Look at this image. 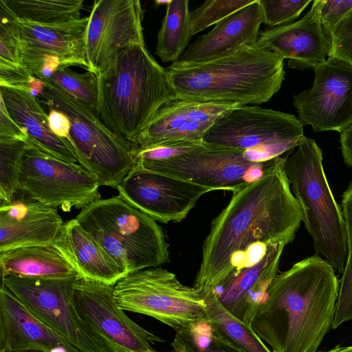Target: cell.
Here are the masks:
<instances>
[{"label":"cell","instance_id":"7","mask_svg":"<svg viewBox=\"0 0 352 352\" xmlns=\"http://www.w3.org/2000/svg\"><path fill=\"white\" fill-rule=\"evenodd\" d=\"M38 96L43 108L63 113L70 122L69 143L79 164L101 186L117 188L134 166L133 145L107 126L98 115L48 80Z\"/></svg>","mask_w":352,"mask_h":352},{"label":"cell","instance_id":"2","mask_svg":"<svg viewBox=\"0 0 352 352\" xmlns=\"http://www.w3.org/2000/svg\"><path fill=\"white\" fill-rule=\"evenodd\" d=\"M315 254L273 279L251 328L272 352H316L333 322L340 284Z\"/></svg>","mask_w":352,"mask_h":352},{"label":"cell","instance_id":"28","mask_svg":"<svg viewBox=\"0 0 352 352\" xmlns=\"http://www.w3.org/2000/svg\"><path fill=\"white\" fill-rule=\"evenodd\" d=\"M206 323L217 334L245 352H272L251 327L231 315L219 302L212 289L206 290Z\"/></svg>","mask_w":352,"mask_h":352},{"label":"cell","instance_id":"45","mask_svg":"<svg viewBox=\"0 0 352 352\" xmlns=\"http://www.w3.org/2000/svg\"><path fill=\"white\" fill-rule=\"evenodd\" d=\"M169 2H170V1H155V3H156L157 5H158V6H159L160 4H164V3H165V4H166V6H167V5L169 3Z\"/></svg>","mask_w":352,"mask_h":352},{"label":"cell","instance_id":"21","mask_svg":"<svg viewBox=\"0 0 352 352\" xmlns=\"http://www.w3.org/2000/svg\"><path fill=\"white\" fill-rule=\"evenodd\" d=\"M63 224L57 209L21 190L10 202L0 204V252L52 245Z\"/></svg>","mask_w":352,"mask_h":352},{"label":"cell","instance_id":"33","mask_svg":"<svg viewBox=\"0 0 352 352\" xmlns=\"http://www.w3.org/2000/svg\"><path fill=\"white\" fill-rule=\"evenodd\" d=\"M171 346L178 352H245L214 332L206 322L192 331L176 333Z\"/></svg>","mask_w":352,"mask_h":352},{"label":"cell","instance_id":"3","mask_svg":"<svg viewBox=\"0 0 352 352\" xmlns=\"http://www.w3.org/2000/svg\"><path fill=\"white\" fill-rule=\"evenodd\" d=\"M96 76L98 116L133 145L159 109L177 98L166 69L145 43L120 50Z\"/></svg>","mask_w":352,"mask_h":352},{"label":"cell","instance_id":"34","mask_svg":"<svg viewBox=\"0 0 352 352\" xmlns=\"http://www.w3.org/2000/svg\"><path fill=\"white\" fill-rule=\"evenodd\" d=\"M254 0H208L190 12L192 34L217 24Z\"/></svg>","mask_w":352,"mask_h":352},{"label":"cell","instance_id":"18","mask_svg":"<svg viewBox=\"0 0 352 352\" xmlns=\"http://www.w3.org/2000/svg\"><path fill=\"white\" fill-rule=\"evenodd\" d=\"M89 21L87 16L58 24L38 25L17 19L21 65L29 74L39 78L46 57L52 55L58 57L63 66L79 65L87 71Z\"/></svg>","mask_w":352,"mask_h":352},{"label":"cell","instance_id":"15","mask_svg":"<svg viewBox=\"0 0 352 352\" xmlns=\"http://www.w3.org/2000/svg\"><path fill=\"white\" fill-rule=\"evenodd\" d=\"M314 70L312 87L293 96L298 119L315 132H340L352 122V66L329 56Z\"/></svg>","mask_w":352,"mask_h":352},{"label":"cell","instance_id":"27","mask_svg":"<svg viewBox=\"0 0 352 352\" xmlns=\"http://www.w3.org/2000/svg\"><path fill=\"white\" fill-rule=\"evenodd\" d=\"M188 0H171L157 36L155 54L164 63H176L192 38Z\"/></svg>","mask_w":352,"mask_h":352},{"label":"cell","instance_id":"43","mask_svg":"<svg viewBox=\"0 0 352 352\" xmlns=\"http://www.w3.org/2000/svg\"><path fill=\"white\" fill-rule=\"evenodd\" d=\"M319 352H352V346H336L335 348H333L329 351H319Z\"/></svg>","mask_w":352,"mask_h":352},{"label":"cell","instance_id":"12","mask_svg":"<svg viewBox=\"0 0 352 352\" xmlns=\"http://www.w3.org/2000/svg\"><path fill=\"white\" fill-rule=\"evenodd\" d=\"M23 160L20 190L44 205L69 212L100 199L97 177L79 164L50 155L31 143Z\"/></svg>","mask_w":352,"mask_h":352},{"label":"cell","instance_id":"42","mask_svg":"<svg viewBox=\"0 0 352 352\" xmlns=\"http://www.w3.org/2000/svg\"><path fill=\"white\" fill-rule=\"evenodd\" d=\"M339 133L344 161L346 165L352 166V122Z\"/></svg>","mask_w":352,"mask_h":352},{"label":"cell","instance_id":"30","mask_svg":"<svg viewBox=\"0 0 352 352\" xmlns=\"http://www.w3.org/2000/svg\"><path fill=\"white\" fill-rule=\"evenodd\" d=\"M347 241V258L340 280L332 329L352 320V183L342 195L341 204Z\"/></svg>","mask_w":352,"mask_h":352},{"label":"cell","instance_id":"37","mask_svg":"<svg viewBox=\"0 0 352 352\" xmlns=\"http://www.w3.org/2000/svg\"><path fill=\"white\" fill-rule=\"evenodd\" d=\"M329 56L342 60L352 66V9L332 32V47Z\"/></svg>","mask_w":352,"mask_h":352},{"label":"cell","instance_id":"1","mask_svg":"<svg viewBox=\"0 0 352 352\" xmlns=\"http://www.w3.org/2000/svg\"><path fill=\"white\" fill-rule=\"evenodd\" d=\"M302 221L283 164L232 192L228 204L212 221L193 287L213 289L241 263L252 245L288 244Z\"/></svg>","mask_w":352,"mask_h":352},{"label":"cell","instance_id":"4","mask_svg":"<svg viewBox=\"0 0 352 352\" xmlns=\"http://www.w3.org/2000/svg\"><path fill=\"white\" fill-rule=\"evenodd\" d=\"M284 58L257 43L211 61L166 68L177 98L241 105L267 102L285 79Z\"/></svg>","mask_w":352,"mask_h":352},{"label":"cell","instance_id":"17","mask_svg":"<svg viewBox=\"0 0 352 352\" xmlns=\"http://www.w3.org/2000/svg\"><path fill=\"white\" fill-rule=\"evenodd\" d=\"M144 13L138 0L94 1L86 33L89 71L96 75L120 50L145 43Z\"/></svg>","mask_w":352,"mask_h":352},{"label":"cell","instance_id":"5","mask_svg":"<svg viewBox=\"0 0 352 352\" xmlns=\"http://www.w3.org/2000/svg\"><path fill=\"white\" fill-rule=\"evenodd\" d=\"M295 148L286 156L284 170L300 204L302 221L315 250L336 272L342 274L347 258L345 223L324 173L321 149L305 135Z\"/></svg>","mask_w":352,"mask_h":352},{"label":"cell","instance_id":"14","mask_svg":"<svg viewBox=\"0 0 352 352\" xmlns=\"http://www.w3.org/2000/svg\"><path fill=\"white\" fill-rule=\"evenodd\" d=\"M131 206L156 221L180 222L204 194L216 189L133 166L116 188Z\"/></svg>","mask_w":352,"mask_h":352},{"label":"cell","instance_id":"10","mask_svg":"<svg viewBox=\"0 0 352 352\" xmlns=\"http://www.w3.org/2000/svg\"><path fill=\"white\" fill-rule=\"evenodd\" d=\"M286 157L250 160L245 151L210 145L169 159L136 163L135 167L179 177L217 190L234 192L284 164Z\"/></svg>","mask_w":352,"mask_h":352},{"label":"cell","instance_id":"38","mask_svg":"<svg viewBox=\"0 0 352 352\" xmlns=\"http://www.w3.org/2000/svg\"><path fill=\"white\" fill-rule=\"evenodd\" d=\"M351 9L352 0H320V21L324 28L332 35L336 25Z\"/></svg>","mask_w":352,"mask_h":352},{"label":"cell","instance_id":"16","mask_svg":"<svg viewBox=\"0 0 352 352\" xmlns=\"http://www.w3.org/2000/svg\"><path fill=\"white\" fill-rule=\"evenodd\" d=\"M286 245L285 242L274 245L258 243L250 246L242 264L212 289L219 303L250 327L268 287L278 274Z\"/></svg>","mask_w":352,"mask_h":352},{"label":"cell","instance_id":"35","mask_svg":"<svg viewBox=\"0 0 352 352\" xmlns=\"http://www.w3.org/2000/svg\"><path fill=\"white\" fill-rule=\"evenodd\" d=\"M17 19L0 0V65L23 67Z\"/></svg>","mask_w":352,"mask_h":352},{"label":"cell","instance_id":"23","mask_svg":"<svg viewBox=\"0 0 352 352\" xmlns=\"http://www.w3.org/2000/svg\"><path fill=\"white\" fill-rule=\"evenodd\" d=\"M263 14L258 0L217 23L207 34L190 43L177 64L206 63L257 43Z\"/></svg>","mask_w":352,"mask_h":352},{"label":"cell","instance_id":"46","mask_svg":"<svg viewBox=\"0 0 352 352\" xmlns=\"http://www.w3.org/2000/svg\"><path fill=\"white\" fill-rule=\"evenodd\" d=\"M172 352H178V351H173V350H172Z\"/></svg>","mask_w":352,"mask_h":352},{"label":"cell","instance_id":"19","mask_svg":"<svg viewBox=\"0 0 352 352\" xmlns=\"http://www.w3.org/2000/svg\"><path fill=\"white\" fill-rule=\"evenodd\" d=\"M241 106L234 102H199L176 98L159 109L133 146L146 148L168 142L201 141L217 121Z\"/></svg>","mask_w":352,"mask_h":352},{"label":"cell","instance_id":"32","mask_svg":"<svg viewBox=\"0 0 352 352\" xmlns=\"http://www.w3.org/2000/svg\"><path fill=\"white\" fill-rule=\"evenodd\" d=\"M27 142L0 140V204L10 202L20 191V176Z\"/></svg>","mask_w":352,"mask_h":352},{"label":"cell","instance_id":"22","mask_svg":"<svg viewBox=\"0 0 352 352\" xmlns=\"http://www.w3.org/2000/svg\"><path fill=\"white\" fill-rule=\"evenodd\" d=\"M81 352L37 318L3 285L0 287V352Z\"/></svg>","mask_w":352,"mask_h":352},{"label":"cell","instance_id":"8","mask_svg":"<svg viewBox=\"0 0 352 352\" xmlns=\"http://www.w3.org/2000/svg\"><path fill=\"white\" fill-rule=\"evenodd\" d=\"M113 296L124 311L154 318L176 333L206 322V290L182 284L160 267L126 274L115 284Z\"/></svg>","mask_w":352,"mask_h":352},{"label":"cell","instance_id":"44","mask_svg":"<svg viewBox=\"0 0 352 352\" xmlns=\"http://www.w3.org/2000/svg\"><path fill=\"white\" fill-rule=\"evenodd\" d=\"M3 352H44L42 351H34V350H26V351H7ZM54 352H65L63 351H56Z\"/></svg>","mask_w":352,"mask_h":352},{"label":"cell","instance_id":"36","mask_svg":"<svg viewBox=\"0 0 352 352\" xmlns=\"http://www.w3.org/2000/svg\"><path fill=\"white\" fill-rule=\"evenodd\" d=\"M263 14V23L270 28L278 27L292 23L311 0H258Z\"/></svg>","mask_w":352,"mask_h":352},{"label":"cell","instance_id":"9","mask_svg":"<svg viewBox=\"0 0 352 352\" xmlns=\"http://www.w3.org/2000/svg\"><path fill=\"white\" fill-rule=\"evenodd\" d=\"M304 136L295 116L258 105H242L217 121L203 141L245 151L252 162H265L294 150Z\"/></svg>","mask_w":352,"mask_h":352},{"label":"cell","instance_id":"24","mask_svg":"<svg viewBox=\"0 0 352 352\" xmlns=\"http://www.w3.org/2000/svg\"><path fill=\"white\" fill-rule=\"evenodd\" d=\"M52 245L82 278L115 285L126 274L75 218L63 223Z\"/></svg>","mask_w":352,"mask_h":352},{"label":"cell","instance_id":"20","mask_svg":"<svg viewBox=\"0 0 352 352\" xmlns=\"http://www.w3.org/2000/svg\"><path fill=\"white\" fill-rule=\"evenodd\" d=\"M320 0H315L298 21L260 31L257 44L288 59L290 68L314 69L327 60L332 47V35L320 21Z\"/></svg>","mask_w":352,"mask_h":352},{"label":"cell","instance_id":"39","mask_svg":"<svg viewBox=\"0 0 352 352\" xmlns=\"http://www.w3.org/2000/svg\"><path fill=\"white\" fill-rule=\"evenodd\" d=\"M30 74L23 67L0 65V86L25 91L30 93Z\"/></svg>","mask_w":352,"mask_h":352},{"label":"cell","instance_id":"40","mask_svg":"<svg viewBox=\"0 0 352 352\" xmlns=\"http://www.w3.org/2000/svg\"><path fill=\"white\" fill-rule=\"evenodd\" d=\"M28 135L10 117L3 101L0 98V140L26 142Z\"/></svg>","mask_w":352,"mask_h":352},{"label":"cell","instance_id":"25","mask_svg":"<svg viewBox=\"0 0 352 352\" xmlns=\"http://www.w3.org/2000/svg\"><path fill=\"white\" fill-rule=\"evenodd\" d=\"M0 98L10 117L26 132V142L56 158L79 164L70 144L50 129L48 114L37 98L23 90L0 86Z\"/></svg>","mask_w":352,"mask_h":352},{"label":"cell","instance_id":"29","mask_svg":"<svg viewBox=\"0 0 352 352\" xmlns=\"http://www.w3.org/2000/svg\"><path fill=\"white\" fill-rule=\"evenodd\" d=\"M21 21L53 25L80 19L83 0H2Z\"/></svg>","mask_w":352,"mask_h":352},{"label":"cell","instance_id":"11","mask_svg":"<svg viewBox=\"0 0 352 352\" xmlns=\"http://www.w3.org/2000/svg\"><path fill=\"white\" fill-rule=\"evenodd\" d=\"M74 276L64 278L1 277L10 291L41 322L81 352H111L80 316L74 298Z\"/></svg>","mask_w":352,"mask_h":352},{"label":"cell","instance_id":"26","mask_svg":"<svg viewBox=\"0 0 352 352\" xmlns=\"http://www.w3.org/2000/svg\"><path fill=\"white\" fill-rule=\"evenodd\" d=\"M1 277L64 278L80 276L52 244L29 245L0 252Z\"/></svg>","mask_w":352,"mask_h":352},{"label":"cell","instance_id":"13","mask_svg":"<svg viewBox=\"0 0 352 352\" xmlns=\"http://www.w3.org/2000/svg\"><path fill=\"white\" fill-rule=\"evenodd\" d=\"M114 285L78 278L74 284L76 309L111 352H157L160 337L133 321L118 305Z\"/></svg>","mask_w":352,"mask_h":352},{"label":"cell","instance_id":"41","mask_svg":"<svg viewBox=\"0 0 352 352\" xmlns=\"http://www.w3.org/2000/svg\"><path fill=\"white\" fill-rule=\"evenodd\" d=\"M48 120L52 131L69 142L71 124L68 118L63 113L52 109L49 110Z\"/></svg>","mask_w":352,"mask_h":352},{"label":"cell","instance_id":"31","mask_svg":"<svg viewBox=\"0 0 352 352\" xmlns=\"http://www.w3.org/2000/svg\"><path fill=\"white\" fill-rule=\"evenodd\" d=\"M48 80L97 114L98 88L94 73L89 70L82 74L76 73L69 66H60Z\"/></svg>","mask_w":352,"mask_h":352},{"label":"cell","instance_id":"6","mask_svg":"<svg viewBox=\"0 0 352 352\" xmlns=\"http://www.w3.org/2000/svg\"><path fill=\"white\" fill-rule=\"evenodd\" d=\"M75 219L126 274L170 261L163 228L119 196L88 205Z\"/></svg>","mask_w":352,"mask_h":352}]
</instances>
